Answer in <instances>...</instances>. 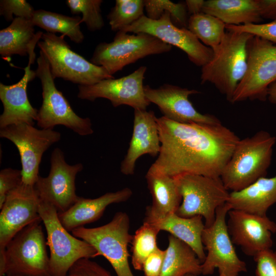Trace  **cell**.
<instances>
[{"label":"cell","mask_w":276,"mask_h":276,"mask_svg":"<svg viewBox=\"0 0 276 276\" xmlns=\"http://www.w3.org/2000/svg\"><path fill=\"white\" fill-rule=\"evenodd\" d=\"M160 150L148 171L175 177L184 174L220 177L240 138L220 124L157 119Z\"/></svg>","instance_id":"cell-1"},{"label":"cell","mask_w":276,"mask_h":276,"mask_svg":"<svg viewBox=\"0 0 276 276\" xmlns=\"http://www.w3.org/2000/svg\"><path fill=\"white\" fill-rule=\"evenodd\" d=\"M276 137L265 130L239 140L220 178L231 192L241 191L266 177Z\"/></svg>","instance_id":"cell-2"},{"label":"cell","mask_w":276,"mask_h":276,"mask_svg":"<svg viewBox=\"0 0 276 276\" xmlns=\"http://www.w3.org/2000/svg\"><path fill=\"white\" fill-rule=\"evenodd\" d=\"M254 35L226 30L221 44L213 51L211 59L202 66L201 83L213 84L232 102L236 89L246 70L247 43Z\"/></svg>","instance_id":"cell-3"},{"label":"cell","mask_w":276,"mask_h":276,"mask_svg":"<svg viewBox=\"0 0 276 276\" xmlns=\"http://www.w3.org/2000/svg\"><path fill=\"white\" fill-rule=\"evenodd\" d=\"M41 221L23 228L0 252V276L51 275Z\"/></svg>","instance_id":"cell-4"},{"label":"cell","mask_w":276,"mask_h":276,"mask_svg":"<svg viewBox=\"0 0 276 276\" xmlns=\"http://www.w3.org/2000/svg\"><path fill=\"white\" fill-rule=\"evenodd\" d=\"M130 218L124 212H117L108 223L96 227L74 229L73 235L89 243L110 263L117 276H134L130 267L128 244L133 236L129 233Z\"/></svg>","instance_id":"cell-5"},{"label":"cell","mask_w":276,"mask_h":276,"mask_svg":"<svg viewBox=\"0 0 276 276\" xmlns=\"http://www.w3.org/2000/svg\"><path fill=\"white\" fill-rule=\"evenodd\" d=\"M39 214L47 234L50 249V268L53 276H67L78 260L97 257V251L86 241L72 235L61 223L58 213L51 204L40 200Z\"/></svg>","instance_id":"cell-6"},{"label":"cell","mask_w":276,"mask_h":276,"mask_svg":"<svg viewBox=\"0 0 276 276\" xmlns=\"http://www.w3.org/2000/svg\"><path fill=\"white\" fill-rule=\"evenodd\" d=\"M65 36L43 33L37 45L50 64L53 78H60L81 86L95 84L114 78L102 66L96 65L73 51L64 40Z\"/></svg>","instance_id":"cell-7"},{"label":"cell","mask_w":276,"mask_h":276,"mask_svg":"<svg viewBox=\"0 0 276 276\" xmlns=\"http://www.w3.org/2000/svg\"><path fill=\"white\" fill-rule=\"evenodd\" d=\"M37 63L35 72L40 80L42 90V103L36 120L38 126L41 129H53L57 125H63L82 136L93 134L90 119L78 116L63 94L56 88L49 62L40 50Z\"/></svg>","instance_id":"cell-8"},{"label":"cell","mask_w":276,"mask_h":276,"mask_svg":"<svg viewBox=\"0 0 276 276\" xmlns=\"http://www.w3.org/2000/svg\"><path fill=\"white\" fill-rule=\"evenodd\" d=\"M171 49V45L150 34H129L119 31L112 42H101L97 45L90 62L102 66L112 76L140 59L168 52Z\"/></svg>","instance_id":"cell-9"},{"label":"cell","mask_w":276,"mask_h":276,"mask_svg":"<svg viewBox=\"0 0 276 276\" xmlns=\"http://www.w3.org/2000/svg\"><path fill=\"white\" fill-rule=\"evenodd\" d=\"M174 178L182 198L176 214L185 218L201 216L205 227L212 225L217 209L226 203L230 193L220 177L184 174Z\"/></svg>","instance_id":"cell-10"},{"label":"cell","mask_w":276,"mask_h":276,"mask_svg":"<svg viewBox=\"0 0 276 276\" xmlns=\"http://www.w3.org/2000/svg\"><path fill=\"white\" fill-rule=\"evenodd\" d=\"M245 74L234 94L232 103L267 100L269 87L276 82V45L253 36L247 47Z\"/></svg>","instance_id":"cell-11"},{"label":"cell","mask_w":276,"mask_h":276,"mask_svg":"<svg viewBox=\"0 0 276 276\" xmlns=\"http://www.w3.org/2000/svg\"><path fill=\"white\" fill-rule=\"evenodd\" d=\"M231 210L227 203L218 207L212 225L205 227L201 240L206 257L201 264L202 274H213L218 269L217 276H238L247 271L245 262L238 256L227 231L226 215Z\"/></svg>","instance_id":"cell-12"},{"label":"cell","mask_w":276,"mask_h":276,"mask_svg":"<svg viewBox=\"0 0 276 276\" xmlns=\"http://www.w3.org/2000/svg\"><path fill=\"white\" fill-rule=\"evenodd\" d=\"M0 136L12 142L18 149L22 182L34 186L40 176L39 165L43 153L60 140L61 133L53 129H39L33 125L18 124L1 128Z\"/></svg>","instance_id":"cell-13"},{"label":"cell","mask_w":276,"mask_h":276,"mask_svg":"<svg viewBox=\"0 0 276 276\" xmlns=\"http://www.w3.org/2000/svg\"><path fill=\"white\" fill-rule=\"evenodd\" d=\"M120 31L150 34L167 44L181 50L189 59L198 66L206 64L213 55V50L204 45L188 28L175 25L170 13L167 11L157 20L150 19L144 15Z\"/></svg>","instance_id":"cell-14"},{"label":"cell","mask_w":276,"mask_h":276,"mask_svg":"<svg viewBox=\"0 0 276 276\" xmlns=\"http://www.w3.org/2000/svg\"><path fill=\"white\" fill-rule=\"evenodd\" d=\"M50 162L48 176H39L34 187L40 200L51 204L60 213L70 208L79 197L76 193L75 180L83 166L81 163L68 164L59 148L52 152Z\"/></svg>","instance_id":"cell-15"},{"label":"cell","mask_w":276,"mask_h":276,"mask_svg":"<svg viewBox=\"0 0 276 276\" xmlns=\"http://www.w3.org/2000/svg\"><path fill=\"white\" fill-rule=\"evenodd\" d=\"M146 70V66H142L120 78L104 79L89 86L79 85L77 97L90 101L105 98L115 107L125 105L134 109L146 110L150 104L145 96L143 85Z\"/></svg>","instance_id":"cell-16"},{"label":"cell","mask_w":276,"mask_h":276,"mask_svg":"<svg viewBox=\"0 0 276 276\" xmlns=\"http://www.w3.org/2000/svg\"><path fill=\"white\" fill-rule=\"evenodd\" d=\"M40 202L34 186L21 182L9 192L0 209V252L23 228L41 220L39 214Z\"/></svg>","instance_id":"cell-17"},{"label":"cell","mask_w":276,"mask_h":276,"mask_svg":"<svg viewBox=\"0 0 276 276\" xmlns=\"http://www.w3.org/2000/svg\"><path fill=\"white\" fill-rule=\"evenodd\" d=\"M226 221L227 231L234 244L245 255L254 257L273 245L272 234L276 232V223L266 216H260L239 210H230Z\"/></svg>","instance_id":"cell-18"},{"label":"cell","mask_w":276,"mask_h":276,"mask_svg":"<svg viewBox=\"0 0 276 276\" xmlns=\"http://www.w3.org/2000/svg\"><path fill=\"white\" fill-rule=\"evenodd\" d=\"M144 92L149 102L156 105L169 120L182 123L222 124L216 116L198 111L189 100L190 95L199 91L164 84L156 88L145 85Z\"/></svg>","instance_id":"cell-19"},{"label":"cell","mask_w":276,"mask_h":276,"mask_svg":"<svg viewBox=\"0 0 276 276\" xmlns=\"http://www.w3.org/2000/svg\"><path fill=\"white\" fill-rule=\"evenodd\" d=\"M41 38V35L38 34L31 45L29 52L28 64L24 68L23 77L12 85L0 83V99L4 107L0 116L1 128L18 124L33 125L34 121L37 120L38 110L30 103L27 90L29 82L36 77L35 71L31 67L35 60V45Z\"/></svg>","instance_id":"cell-20"},{"label":"cell","mask_w":276,"mask_h":276,"mask_svg":"<svg viewBox=\"0 0 276 276\" xmlns=\"http://www.w3.org/2000/svg\"><path fill=\"white\" fill-rule=\"evenodd\" d=\"M157 119L153 111L134 109L132 134L127 153L120 165V171L124 175L134 174L135 163L140 156L158 155L160 141Z\"/></svg>","instance_id":"cell-21"},{"label":"cell","mask_w":276,"mask_h":276,"mask_svg":"<svg viewBox=\"0 0 276 276\" xmlns=\"http://www.w3.org/2000/svg\"><path fill=\"white\" fill-rule=\"evenodd\" d=\"M132 195V190L126 187L116 192H107L96 198L79 197L67 210L58 213V217L65 228L72 232L75 228L97 221L109 205L125 202Z\"/></svg>","instance_id":"cell-22"},{"label":"cell","mask_w":276,"mask_h":276,"mask_svg":"<svg viewBox=\"0 0 276 276\" xmlns=\"http://www.w3.org/2000/svg\"><path fill=\"white\" fill-rule=\"evenodd\" d=\"M152 198V204L146 209L143 222H151L176 213L182 198L174 177L148 171L145 175Z\"/></svg>","instance_id":"cell-23"},{"label":"cell","mask_w":276,"mask_h":276,"mask_svg":"<svg viewBox=\"0 0 276 276\" xmlns=\"http://www.w3.org/2000/svg\"><path fill=\"white\" fill-rule=\"evenodd\" d=\"M226 203L231 210L266 216L269 208L276 203V175L262 177L241 191L230 192Z\"/></svg>","instance_id":"cell-24"},{"label":"cell","mask_w":276,"mask_h":276,"mask_svg":"<svg viewBox=\"0 0 276 276\" xmlns=\"http://www.w3.org/2000/svg\"><path fill=\"white\" fill-rule=\"evenodd\" d=\"M201 216L185 218L174 213L148 223L153 224L160 231L169 232L186 243L194 250L202 263L206 257L201 240L202 234L205 228Z\"/></svg>","instance_id":"cell-25"},{"label":"cell","mask_w":276,"mask_h":276,"mask_svg":"<svg viewBox=\"0 0 276 276\" xmlns=\"http://www.w3.org/2000/svg\"><path fill=\"white\" fill-rule=\"evenodd\" d=\"M202 12L218 18L226 25L260 24L263 20L258 0H208Z\"/></svg>","instance_id":"cell-26"},{"label":"cell","mask_w":276,"mask_h":276,"mask_svg":"<svg viewBox=\"0 0 276 276\" xmlns=\"http://www.w3.org/2000/svg\"><path fill=\"white\" fill-rule=\"evenodd\" d=\"M201 264L188 245L171 235L168 236L161 276H198L202 274Z\"/></svg>","instance_id":"cell-27"},{"label":"cell","mask_w":276,"mask_h":276,"mask_svg":"<svg viewBox=\"0 0 276 276\" xmlns=\"http://www.w3.org/2000/svg\"><path fill=\"white\" fill-rule=\"evenodd\" d=\"M31 19L15 17L7 28L0 31V54L3 57L13 55L29 56L36 37Z\"/></svg>","instance_id":"cell-28"},{"label":"cell","mask_w":276,"mask_h":276,"mask_svg":"<svg viewBox=\"0 0 276 276\" xmlns=\"http://www.w3.org/2000/svg\"><path fill=\"white\" fill-rule=\"evenodd\" d=\"M34 26L39 27L47 32H58L76 43H81L84 38L80 29L82 18L79 16H68L44 10H35L31 19Z\"/></svg>","instance_id":"cell-29"},{"label":"cell","mask_w":276,"mask_h":276,"mask_svg":"<svg viewBox=\"0 0 276 276\" xmlns=\"http://www.w3.org/2000/svg\"><path fill=\"white\" fill-rule=\"evenodd\" d=\"M187 28L204 45L215 50L222 42L226 25L218 18L203 12L190 15Z\"/></svg>","instance_id":"cell-30"},{"label":"cell","mask_w":276,"mask_h":276,"mask_svg":"<svg viewBox=\"0 0 276 276\" xmlns=\"http://www.w3.org/2000/svg\"><path fill=\"white\" fill-rule=\"evenodd\" d=\"M160 231L153 224L143 222L135 232L131 241V263L137 270H142L146 259L158 248L157 235Z\"/></svg>","instance_id":"cell-31"},{"label":"cell","mask_w":276,"mask_h":276,"mask_svg":"<svg viewBox=\"0 0 276 276\" xmlns=\"http://www.w3.org/2000/svg\"><path fill=\"white\" fill-rule=\"evenodd\" d=\"M144 1L116 0L107 15L112 31L118 32L130 26L144 15Z\"/></svg>","instance_id":"cell-32"},{"label":"cell","mask_w":276,"mask_h":276,"mask_svg":"<svg viewBox=\"0 0 276 276\" xmlns=\"http://www.w3.org/2000/svg\"><path fill=\"white\" fill-rule=\"evenodd\" d=\"M144 3L146 16L149 18L158 19L167 11L170 13L175 25L187 28L189 18L185 2L174 3L168 0H146Z\"/></svg>","instance_id":"cell-33"},{"label":"cell","mask_w":276,"mask_h":276,"mask_svg":"<svg viewBox=\"0 0 276 276\" xmlns=\"http://www.w3.org/2000/svg\"><path fill=\"white\" fill-rule=\"evenodd\" d=\"M102 0H67L66 3L73 14L81 13L82 21L90 31L101 29L104 22L101 14Z\"/></svg>","instance_id":"cell-34"},{"label":"cell","mask_w":276,"mask_h":276,"mask_svg":"<svg viewBox=\"0 0 276 276\" xmlns=\"http://www.w3.org/2000/svg\"><path fill=\"white\" fill-rule=\"evenodd\" d=\"M35 10L25 0H1L0 1V14L8 21L16 17L32 19Z\"/></svg>","instance_id":"cell-35"},{"label":"cell","mask_w":276,"mask_h":276,"mask_svg":"<svg viewBox=\"0 0 276 276\" xmlns=\"http://www.w3.org/2000/svg\"><path fill=\"white\" fill-rule=\"evenodd\" d=\"M226 30L245 32L258 36L276 45V21L239 26L226 25Z\"/></svg>","instance_id":"cell-36"},{"label":"cell","mask_w":276,"mask_h":276,"mask_svg":"<svg viewBox=\"0 0 276 276\" xmlns=\"http://www.w3.org/2000/svg\"><path fill=\"white\" fill-rule=\"evenodd\" d=\"M22 182L21 170L5 168L0 172V209L8 194Z\"/></svg>","instance_id":"cell-37"},{"label":"cell","mask_w":276,"mask_h":276,"mask_svg":"<svg viewBox=\"0 0 276 276\" xmlns=\"http://www.w3.org/2000/svg\"><path fill=\"white\" fill-rule=\"evenodd\" d=\"M68 276H112L105 268L90 259L77 261L70 269Z\"/></svg>","instance_id":"cell-38"},{"label":"cell","mask_w":276,"mask_h":276,"mask_svg":"<svg viewBox=\"0 0 276 276\" xmlns=\"http://www.w3.org/2000/svg\"><path fill=\"white\" fill-rule=\"evenodd\" d=\"M253 258L256 263V276H276V251L264 250Z\"/></svg>","instance_id":"cell-39"},{"label":"cell","mask_w":276,"mask_h":276,"mask_svg":"<svg viewBox=\"0 0 276 276\" xmlns=\"http://www.w3.org/2000/svg\"><path fill=\"white\" fill-rule=\"evenodd\" d=\"M165 256V250L156 248L143 264L144 276H161Z\"/></svg>","instance_id":"cell-40"},{"label":"cell","mask_w":276,"mask_h":276,"mask_svg":"<svg viewBox=\"0 0 276 276\" xmlns=\"http://www.w3.org/2000/svg\"><path fill=\"white\" fill-rule=\"evenodd\" d=\"M262 18L276 21V0H258Z\"/></svg>","instance_id":"cell-41"},{"label":"cell","mask_w":276,"mask_h":276,"mask_svg":"<svg viewBox=\"0 0 276 276\" xmlns=\"http://www.w3.org/2000/svg\"><path fill=\"white\" fill-rule=\"evenodd\" d=\"M205 3L203 0H187L185 1L188 13L190 15L202 12Z\"/></svg>","instance_id":"cell-42"},{"label":"cell","mask_w":276,"mask_h":276,"mask_svg":"<svg viewBox=\"0 0 276 276\" xmlns=\"http://www.w3.org/2000/svg\"><path fill=\"white\" fill-rule=\"evenodd\" d=\"M267 100L270 103L276 104V82L269 87L267 91Z\"/></svg>","instance_id":"cell-43"},{"label":"cell","mask_w":276,"mask_h":276,"mask_svg":"<svg viewBox=\"0 0 276 276\" xmlns=\"http://www.w3.org/2000/svg\"><path fill=\"white\" fill-rule=\"evenodd\" d=\"M185 276H195V275H194L193 274H187Z\"/></svg>","instance_id":"cell-44"},{"label":"cell","mask_w":276,"mask_h":276,"mask_svg":"<svg viewBox=\"0 0 276 276\" xmlns=\"http://www.w3.org/2000/svg\"><path fill=\"white\" fill-rule=\"evenodd\" d=\"M48 276H53V275H48ZM67 276H68V275H67Z\"/></svg>","instance_id":"cell-45"}]
</instances>
